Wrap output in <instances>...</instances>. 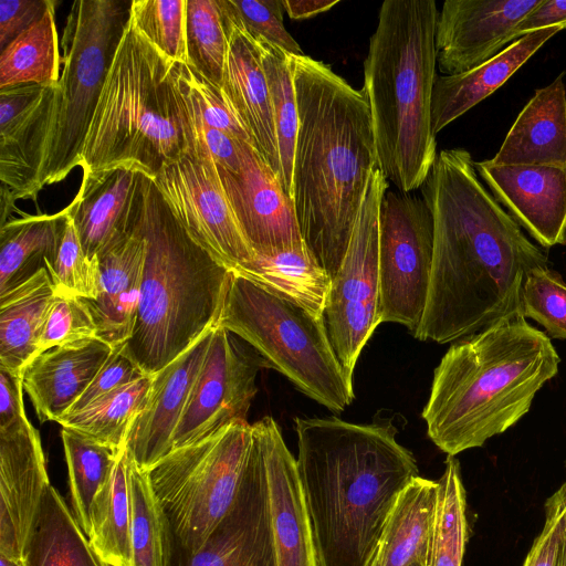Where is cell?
Masks as SVG:
<instances>
[{
	"label": "cell",
	"instance_id": "obj_55",
	"mask_svg": "<svg viewBox=\"0 0 566 566\" xmlns=\"http://www.w3.org/2000/svg\"><path fill=\"white\" fill-rule=\"evenodd\" d=\"M563 536L566 542V500H565L564 514H563Z\"/></svg>",
	"mask_w": 566,
	"mask_h": 566
},
{
	"label": "cell",
	"instance_id": "obj_24",
	"mask_svg": "<svg viewBox=\"0 0 566 566\" xmlns=\"http://www.w3.org/2000/svg\"><path fill=\"white\" fill-rule=\"evenodd\" d=\"M112 350L96 337L55 346L32 358L22 382L39 420L59 422L67 415Z\"/></svg>",
	"mask_w": 566,
	"mask_h": 566
},
{
	"label": "cell",
	"instance_id": "obj_46",
	"mask_svg": "<svg viewBox=\"0 0 566 566\" xmlns=\"http://www.w3.org/2000/svg\"><path fill=\"white\" fill-rule=\"evenodd\" d=\"M226 3L254 40L268 41L293 55L304 54L283 24L282 0H226Z\"/></svg>",
	"mask_w": 566,
	"mask_h": 566
},
{
	"label": "cell",
	"instance_id": "obj_21",
	"mask_svg": "<svg viewBox=\"0 0 566 566\" xmlns=\"http://www.w3.org/2000/svg\"><path fill=\"white\" fill-rule=\"evenodd\" d=\"M493 197L544 248L566 244V168L474 163Z\"/></svg>",
	"mask_w": 566,
	"mask_h": 566
},
{
	"label": "cell",
	"instance_id": "obj_22",
	"mask_svg": "<svg viewBox=\"0 0 566 566\" xmlns=\"http://www.w3.org/2000/svg\"><path fill=\"white\" fill-rule=\"evenodd\" d=\"M213 328L153 375L146 403L133 420L125 442L142 469L148 470L172 450L176 428L206 358Z\"/></svg>",
	"mask_w": 566,
	"mask_h": 566
},
{
	"label": "cell",
	"instance_id": "obj_20",
	"mask_svg": "<svg viewBox=\"0 0 566 566\" xmlns=\"http://www.w3.org/2000/svg\"><path fill=\"white\" fill-rule=\"evenodd\" d=\"M252 432L265 464L277 566H319L296 459L272 417L252 423Z\"/></svg>",
	"mask_w": 566,
	"mask_h": 566
},
{
	"label": "cell",
	"instance_id": "obj_31",
	"mask_svg": "<svg viewBox=\"0 0 566 566\" xmlns=\"http://www.w3.org/2000/svg\"><path fill=\"white\" fill-rule=\"evenodd\" d=\"M24 566H109L93 548L65 501L50 484L22 553Z\"/></svg>",
	"mask_w": 566,
	"mask_h": 566
},
{
	"label": "cell",
	"instance_id": "obj_43",
	"mask_svg": "<svg viewBox=\"0 0 566 566\" xmlns=\"http://www.w3.org/2000/svg\"><path fill=\"white\" fill-rule=\"evenodd\" d=\"M522 315L537 322L552 338L566 340V282L548 265L526 274Z\"/></svg>",
	"mask_w": 566,
	"mask_h": 566
},
{
	"label": "cell",
	"instance_id": "obj_2",
	"mask_svg": "<svg viewBox=\"0 0 566 566\" xmlns=\"http://www.w3.org/2000/svg\"><path fill=\"white\" fill-rule=\"evenodd\" d=\"M298 109L292 202L303 240L331 280L378 168L369 105L325 63L290 54Z\"/></svg>",
	"mask_w": 566,
	"mask_h": 566
},
{
	"label": "cell",
	"instance_id": "obj_5",
	"mask_svg": "<svg viewBox=\"0 0 566 566\" xmlns=\"http://www.w3.org/2000/svg\"><path fill=\"white\" fill-rule=\"evenodd\" d=\"M132 220L146 241V258L136 322L124 348L154 375L218 325L231 271L189 234L144 175Z\"/></svg>",
	"mask_w": 566,
	"mask_h": 566
},
{
	"label": "cell",
	"instance_id": "obj_13",
	"mask_svg": "<svg viewBox=\"0 0 566 566\" xmlns=\"http://www.w3.org/2000/svg\"><path fill=\"white\" fill-rule=\"evenodd\" d=\"M189 234L231 272L251 275L258 255L244 238L222 188L216 164L185 154L153 179Z\"/></svg>",
	"mask_w": 566,
	"mask_h": 566
},
{
	"label": "cell",
	"instance_id": "obj_8",
	"mask_svg": "<svg viewBox=\"0 0 566 566\" xmlns=\"http://www.w3.org/2000/svg\"><path fill=\"white\" fill-rule=\"evenodd\" d=\"M218 325L248 343L265 366L332 411L354 400L323 315L231 272Z\"/></svg>",
	"mask_w": 566,
	"mask_h": 566
},
{
	"label": "cell",
	"instance_id": "obj_40",
	"mask_svg": "<svg viewBox=\"0 0 566 566\" xmlns=\"http://www.w3.org/2000/svg\"><path fill=\"white\" fill-rule=\"evenodd\" d=\"M129 21L170 63L189 64L187 0H133Z\"/></svg>",
	"mask_w": 566,
	"mask_h": 566
},
{
	"label": "cell",
	"instance_id": "obj_53",
	"mask_svg": "<svg viewBox=\"0 0 566 566\" xmlns=\"http://www.w3.org/2000/svg\"><path fill=\"white\" fill-rule=\"evenodd\" d=\"M0 566H24L22 559L0 555Z\"/></svg>",
	"mask_w": 566,
	"mask_h": 566
},
{
	"label": "cell",
	"instance_id": "obj_16",
	"mask_svg": "<svg viewBox=\"0 0 566 566\" xmlns=\"http://www.w3.org/2000/svg\"><path fill=\"white\" fill-rule=\"evenodd\" d=\"M57 85L0 88L1 226L19 199L34 200L50 134Z\"/></svg>",
	"mask_w": 566,
	"mask_h": 566
},
{
	"label": "cell",
	"instance_id": "obj_51",
	"mask_svg": "<svg viewBox=\"0 0 566 566\" xmlns=\"http://www.w3.org/2000/svg\"><path fill=\"white\" fill-rule=\"evenodd\" d=\"M549 27L566 29V0H542L518 24L516 38Z\"/></svg>",
	"mask_w": 566,
	"mask_h": 566
},
{
	"label": "cell",
	"instance_id": "obj_11",
	"mask_svg": "<svg viewBox=\"0 0 566 566\" xmlns=\"http://www.w3.org/2000/svg\"><path fill=\"white\" fill-rule=\"evenodd\" d=\"M388 180L376 168L368 181L342 264L323 313L333 349L353 378L358 357L379 325V211Z\"/></svg>",
	"mask_w": 566,
	"mask_h": 566
},
{
	"label": "cell",
	"instance_id": "obj_35",
	"mask_svg": "<svg viewBox=\"0 0 566 566\" xmlns=\"http://www.w3.org/2000/svg\"><path fill=\"white\" fill-rule=\"evenodd\" d=\"M54 4L40 21L0 51V88L22 84L59 85L62 56Z\"/></svg>",
	"mask_w": 566,
	"mask_h": 566
},
{
	"label": "cell",
	"instance_id": "obj_29",
	"mask_svg": "<svg viewBox=\"0 0 566 566\" xmlns=\"http://www.w3.org/2000/svg\"><path fill=\"white\" fill-rule=\"evenodd\" d=\"M55 296L46 268L0 295V368L22 376L38 354Z\"/></svg>",
	"mask_w": 566,
	"mask_h": 566
},
{
	"label": "cell",
	"instance_id": "obj_45",
	"mask_svg": "<svg viewBox=\"0 0 566 566\" xmlns=\"http://www.w3.org/2000/svg\"><path fill=\"white\" fill-rule=\"evenodd\" d=\"M97 334L98 327L88 300L56 293L39 343L38 354L55 346L96 338Z\"/></svg>",
	"mask_w": 566,
	"mask_h": 566
},
{
	"label": "cell",
	"instance_id": "obj_7",
	"mask_svg": "<svg viewBox=\"0 0 566 566\" xmlns=\"http://www.w3.org/2000/svg\"><path fill=\"white\" fill-rule=\"evenodd\" d=\"M171 64L128 21L80 155L82 184L116 169L154 179L190 153Z\"/></svg>",
	"mask_w": 566,
	"mask_h": 566
},
{
	"label": "cell",
	"instance_id": "obj_54",
	"mask_svg": "<svg viewBox=\"0 0 566 566\" xmlns=\"http://www.w3.org/2000/svg\"><path fill=\"white\" fill-rule=\"evenodd\" d=\"M556 566H566V542H565L563 535H562V544H560L559 555H558Z\"/></svg>",
	"mask_w": 566,
	"mask_h": 566
},
{
	"label": "cell",
	"instance_id": "obj_30",
	"mask_svg": "<svg viewBox=\"0 0 566 566\" xmlns=\"http://www.w3.org/2000/svg\"><path fill=\"white\" fill-rule=\"evenodd\" d=\"M438 483L420 475L398 495L366 566L427 564Z\"/></svg>",
	"mask_w": 566,
	"mask_h": 566
},
{
	"label": "cell",
	"instance_id": "obj_48",
	"mask_svg": "<svg viewBox=\"0 0 566 566\" xmlns=\"http://www.w3.org/2000/svg\"><path fill=\"white\" fill-rule=\"evenodd\" d=\"M566 483L545 504V522L535 538L523 566H556L563 535Z\"/></svg>",
	"mask_w": 566,
	"mask_h": 566
},
{
	"label": "cell",
	"instance_id": "obj_19",
	"mask_svg": "<svg viewBox=\"0 0 566 566\" xmlns=\"http://www.w3.org/2000/svg\"><path fill=\"white\" fill-rule=\"evenodd\" d=\"M50 484L40 434L29 419L0 428V555L22 559Z\"/></svg>",
	"mask_w": 566,
	"mask_h": 566
},
{
	"label": "cell",
	"instance_id": "obj_14",
	"mask_svg": "<svg viewBox=\"0 0 566 566\" xmlns=\"http://www.w3.org/2000/svg\"><path fill=\"white\" fill-rule=\"evenodd\" d=\"M262 366L259 355L253 358L230 332L217 325L176 428L172 450L205 439L230 422L247 420Z\"/></svg>",
	"mask_w": 566,
	"mask_h": 566
},
{
	"label": "cell",
	"instance_id": "obj_38",
	"mask_svg": "<svg viewBox=\"0 0 566 566\" xmlns=\"http://www.w3.org/2000/svg\"><path fill=\"white\" fill-rule=\"evenodd\" d=\"M126 446L118 454L112 478L93 511V548L109 566H132L130 503L126 474Z\"/></svg>",
	"mask_w": 566,
	"mask_h": 566
},
{
	"label": "cell",
	"instance_id": "obj_52",
	"mask_svg": "<svg viewBox=\"0 0 566 566\" xmlns=\"http://www.w3.org/2000/svg\"><path fill=\"white\" fill-rule=\"evenodd\" d=\"M338 0H282L289 17L293 20L307 19L332 9Z\"/></svg>",
	"mask_w": 566,
	"mask_h": 566
},
{
	"label": "cell",
	"instance_id": "obj_25",
	"mask_svg": "<svg viewBox=\"0 0 566 566\" xmlns=\"http://www.w3.org/2000/svg\"><path fill=\"white\" fill-rule=\"evenodd\" d=\"M142 174L116 169L81 184L66 207L86 255L97 261L130 233Z\"/></svg>",
	"mask_w": 566,
	"mask_h": 566
},
{
	"label": "cell",
	"instance_id": "obj_9",
	"mask_svg": "<svg viewBox=\"0 0 566 566\" xmlns=\"http://www.w3.org/2000/svg\"><path fill=\"white\" fill-rule=\"evenodd\" d=\"M132 1H75L63 31L62 73L39 184L62 181L80 155L108 69L129 21Z\"/></svg>",
	"mask_w": 566,
	"mask_h": 566
},
{
	"label": "cell",
	"instance_id": "obj_32",
	"mask_svg": "<svg viewBox=\"0 0 566 566\" xmlns=\"http://www.w3.org/2000/svg\"><path fill=\"white\" fill-rule=\"evenodd\" d=\"M66 208L54 214L9 218L0 229V295L55 261Z\"/></svg>",
	"mask_w": 566,
	"mask_h": 566
},
{
	"label": "cell",
	"instance_id": "obj_23",
	"mask_svg": "<svg viewBox=\"0 0 566 566\" xmlns=\"http://www.w3.org/2000/svg\"><path fill=\"white\" fill-rule=\"evenodd\" d=\"M219 3L228 42L222 88L249 132L254 147L279 179L280 156L260 48L235 20L226 0H219Z\"/></svg>",
	"mask_w": 566,
	"mask_h": 566
},
{
	"label": "cell",
	"instance_id": "obj_34",
	"mask_svg": "<svg viewBox=\"0 0 566 566\" xmlns=\"http://www.w3.org/2000/svg\"><path fill=\"white\" fill-rule=\"evenodd\" d=\"M61 438L69 472L73 514L90 538L95 503L107 486L122 450H115L66 427H62Z\"/></svg>",
	"mask_w": 566,
	"mask_h": 566
},
{
	"label": "cell",
	"instance_id": "obj_50",
	"mask_svg": "<svg viewBox=\"0 0 566 566\" xmlns=\"http://www.w3.org/2000/svg\"><path fill=\"white\" fill-rule=\"evenodd\" d=\"M22 376L0 368V428L28 420Z\"/></svg>",
	"mask_w": 566,
	"mask_h": 566
},
{
	"label": "cell",
	"instance_id": "obj_37",
	"mask_svg": "<svg viewBox=\"0 0 566 566\" xmlns=\"http://www.w3.org/2000/svg\"><path fill=\"white\" fill-rule=\"evenodd\" d=\"M265 72L275 125L279 156V181L292 200V175L296 136L298 130V109L293 82L290 53L279 46L255 40Z\"/></svg>",
	"mask_w": 566,
	"mask_h": 566
},
{
	"label": "cell",
	"instance_id": "obj_42",
	"mask_svg": "<svg viewBox=\"0 0 566 566\" xmlns=\"http://www.w3.org/2000/svg\"><path fill=\"white\" fill-rule=\"evenodd\" d=\"M171 75L176 85L208 126L227 134L237 142L253 145L249 132L222 86L210 82L190 64L172 63Z\"/></svg>",
	"mask_w": 566,
	"mask_h": 566
},
{
	"label": "cell",
	"instance_id": "obj_10",
	"mask_svg": "<svg viewBox=\"0 0 566 566\" xmlns=\"http://www.w3.org/2000/svg\"><path fill=\"white\" fill-rule=\"evenodd\" d=\"M251 446L252 424L237 420L147 470L170 524L172 557L197 553L231 509Z\"/></svg>",
	"mask_w": 566,
	"mask_h": 566
},
{
	"label": "cell",
	"instance_id": "obj_17",
	"mask_svg": "<svg viewBox=\"0 0 566 566\" xmlns=\"http://www.w3.org/2000/svg\"><path fill=\"white\" fill-rule=\"evenodd\" d=\"M171 566H277L265 464L253 433L231 509L197 553L172 557Z\"/></svg>",
	"mask_w": 566,
	"mask_h": 566
},
{
	"label": "cell",
	"instance_id": "obj_4",
	"mask_svg": "<svg viewBox=\"0 0 566 566\" xmlns=\"http://www.w3.org/2000/svg\"><path fill=\"white\" fill-rule=\"evenodd\" d=\"M559 363L549 337L522 315L454 342L422 410L429 438L452 457L482 447L530 411Z\"/></svg>",
	"mask_w": 566,
	"mask_h": 566
},
{
	"label": "cell",
	"instance_id": "obj_15",
	"mask_svg": "<svg viewBox=\"0 0 566 566\" xmlns=\"http://www.w3.org/2000/svg\"><path fill=\"white\" fill-rule=\"evenodd\" d=\"M240 168L218 167L219 178L248 243L260 258L310 251L290 197L259 150L239 142Z\"/></svg>",
	"mask_w": 566,
	"mask_h": 566
},
{
	"label": "cell",
	"instance_id": "obj_6",
	"mask_svg": "<svg viewBox=\"0 0 566 566\" xmlns=\"http://www.w3.org/2000/svg\"><path fill=\"white\" fill-rule=\"evenodd\" d=\"M433 0H386L364 62L377 166L397 190L424 184L438 156L431 129L437 78Z\"/></svg>",
	"mask_w": 566,
	"mask_h": 566
},
{
	"label": "cell",
	"instance_id": "obj_44",
	"mask_svg": "<svg viewBox=\"0 0 566 566\" xmlns=\"http://www.w3.org/2000/svg\"><path fill=\"white\" fill-rule=\"evenodd\" d=\"M49 272L56 293L75 295L91 301L96 300L99 285V263L86 255L67 208L62 240L53 266Z\"/></svg>",
	"mask_w": 566,
	"mask_h": 566
},
{
	"label": "cell",
	"instance_id": "obj_12",
	"mask_svg": "<svg viewBox=\"0 0 566 566\" xmlns=\"http://www.w3.org/2000/svg\"><path fill=\"white\" fill-rule=\"evenodd\" d=\"M433 259V218L422 197L386 191L379 211L378 322L413 336L426 308Z\"/></svg>",
	"mask_w": 566,
	"mask_h": 566
},
{
	"label": "cell",
	"instance_id": "obj_41",
	"mask_svg": "<svg viewBox=\"0 0 566 566\" xmlns=\"http://www.w3.org/2000/svg\"><path fill=\"white\" fill-rule=\"evenodd\" d=\"M187 46L189 64L222 86L228 42L219 0H187Z\"/></svg>",
	"mask_w": 566,
	"mask_h": 566
},
{
	"label": "cell",
	"instance_id": "obj_3",
	"mask_svg": "<svg viewBox=\"0 0 566 566\" xmlns=\"http://www.w3.org/2000/svg\"><path fill=\"white\" fill-rule=\"evenodd\" d=\"M296 465L319 566H366L390 511L419 475L389 420L296 418Z\"/></svg>",
	"mask_w": 566,
	"mask_h": 566
},
{
	"label": "cell",
	"instance_id": "obj_39",
	"mask_svg": "<svg viewBox=\"0 0 566 566\" xmlns=\"http://www.w3.org/2000/svg\"><path fill=\"white\" fill-rule=\"evenodd\" d=\"M437 503L426 566H462L468 541L467 501L460 463L448 455L437 481Z\"/></svg>",
	"mask_w": 566,
	"mask_h": 566
},
{
	"label": "cell",
	"instance_id": "obj_49",
	"mask_svg": "<svg viewBox=\"0 0 566 566\" xmlns=\"http://www.w3.org/2000/svg\"><path fill=\"white\" fill-rule=\"evenodd\" d=\"M54 1L0 0V51L40 21Z\"/></svg>",
	"mask_w": 566,
	"mask_h": 566
},
{
	"label": "cell",
	"instance_id": "obj_47",
	"mask_svg": "<svg viewBox=\"0 0 566 566\" xmlns=\"http://www.w3.org/2000/svg\"><path fill=\"white\" fill-rule=\"evenodd\" d=\"M124 345L113 347L106 361L67 415L84 409L107 394L146 375L125 352Z\"/></svg>",
	"mask_w": 566,
	"mask_h": 566
},
{
	"label": "cell",
	"instance_id": "obj_28",
	"mask_svg": "<svg viewBox=\"0 0 566 566\" xmlns=\"http://www.w3.org/2000/svg\"><path fill=\"white\" fill-rule=\"evenodd\" d=\"M562 30L558 27L536 30L518 38L499 54L470 71L437 76L431 101L433 135L500 88Z\"/></svg>",
	"mask_w": 566,
	"mask_h": 566
},
{
	"label": "cell",
	"instance_id": "obj_36",
	"mask_svg": "<svg viewBox=\"0 0 566 566\" xmlns=\"http://www.w3.org/2000/svg\"><path fill=\"white\" fill-rule=\"evenodd\" d=\"M151 381L153 375H145L84 409L62 417L57 423L122 450L133 420L146 403Z\"/></svg>",
	"mask_w": 566,
	"mask_h": 566
},
{
	"label": "cell",
	"instance_id": "obj_27",
	"mask_svg": "<svg viewBox=\"0 0 566 566\" xmlns=\"http://www.w3.org/2000/svg\"><path fill=\"white\" fill-rule=\"evenodd\" d=\"M145 258L146 241L130 220L129 235L98 260V294L88 303L98 327L97 337L112 347L125 344L132 336Z\"/></svg>",
	"mask_w": 566,
	"mask_h": 566
},
{
	"label": "cell",
	"instance_id": "obj_33",
	"mask_svg": "<svg viewBox=\"0 0 566 566\" xmlns=\"http://www.w3.org/2000/svg\"><path fill=\"white\" fill-rule=\"evenodd\" d=\"M132 566H171L174 538L168 517L151 486L148 471L127 451Z\"/></svg>",
	"mask_w": 566,
	"mask_h": 566
},
{
	"label": "cell",
	"instance_id": "obj_56",
	"mask_svg": "<svg viewBox=\"0 0 566 566\" xmlns=\"http://www.w3.org/2000/svg\"><path fill=\"white\" fill-rule=\"evenodd\" d=\"M409 566H426V564H423L422 562H413L412 564H410Z\"/></svg>",
	"mask_w": 566,
	"mask_h": 566
},
{
	"label": "cell",
	"instance_id": "obj_1",
	"mask_svg": "<svg viewBox=\"0 0 566 566\" xmlns=\"http://www.w3.org/2000/svg\"><path fill=\"white\" fill-rule=\"evenodd\" d=\"M421 190L433 218V259L415 337L447 344L522 315L526 274L548 259L486 191L471 154L441 150Z\"/></svg>",
	"mask_w": 566,
	"mask_h": 566
},
{
	"label": "cell",
	"instance_id": "obj_26",
	"mask_svg": "<svg viewBox=\"0 0 566 566\" xmlns=\"http://www.w3.org/2000/svg\"><path fill=\"white\" fill-rule=\"evenodd\" d=\"M565 72L537 88L517 115L496 155L501 166L566 168Z\"/></svg>",
	"mask_w": 566,
	"mask_h": 566
},
{
	"label": "cell",
	"instance_id": "obj_18",
	"mask_svg": "<svg viewBox=\"0 0 566 566\" xmlns=\"http://www.w3.org/2000/svg\"><path fill=\"white\" fill-rule=\"evenodd\" d=\"M542 0H447L436 29L437 66L460 74L517 40L518 24Z\"/></svg>",
	"mask_w": 566,
	"mask_h": 566
}]
</instances>
